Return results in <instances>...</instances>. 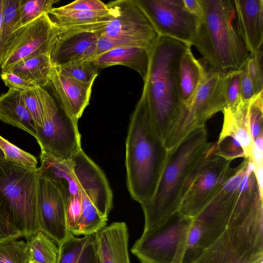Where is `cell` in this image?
<instances>
[{
	"mask_svg": "<svg viewBox=\"0 0 263 263\" xmlns=\"http://www.w3.org/2000/svg\"><path fill=\"white\" fill-rule=\"evenodd\" d=\"M205 125L190 131L167 149L166 161L152 197L141 205L145 223L143 233L155 228L179 212L182 198L203 166L201 158L212 145Z\"/></svg>",
	"mask_w": 263,
	"mask_h": 263,
	"instance_id": "1",
	"label": "cell"
},
{
	"mask_svg": "<svg viewBox=\"0 0 263 263\" xmlns=\"http://www.w3.org/2000/svg\"><path fill=\"white\" fill-rule=\"evenodd\" d=\"M191 45L159 35L149 50L148 72L140 97L164 144L183 117L185 107L178 93L180 60Z\"/></svg>",
	"mask_w": 263,
	"mask_h": 263,
	"instance_id": "2",
	"label": "cell"
},
{
	"mask_svg": "<svg viewBox=\"0 0 263 263\" xmlns=\"http://www.w3.org/2000/svg\"><path fill=\"white\" fill-rule=\"evenodd\" d=\"M125 145L127 187L132 198L142 205L154 194L167 149L140 98L130 116Z\"/></svg>",
	"mask_w": 263,
	"mask_h": 263,
	"instance_id": "3",
	"label": "cell"
},
{
	"mask_svg": "<svg viewBox=\"0 0 263 263\" xmlns=\"http://www.w3.org/2000/svg\"><path fill=\"white\" fill-rule=\"evenodd\" d=\"M202 15L191 46L210 68L226 73L239 70L250 52L235 24L233 0H199Z\"/></svg>",
	"mask_w": 263,
	"mask_h": 263,
	"instance_id": "4",
	"label": "cell"
},
{
	"mask_svg": "<svg viewBox=\"0 0 263 263\" xmlns=\"http://www.w3.org/2000/svg\"><path fill=\"white\" fill-rule=\"evenodd\" d=\"M40 170L0 159V213L27 239L41 230Z\"/></svg>",
	"mask_w": 263,
	"mask_h": 263,
	"instance_id": "5",
	"label": "cell"
},
{
	"mask_svg": "<svg viewBox=\"0 0 263 263\" xmlns=\"http://www.w3.org/2000/svg\"><path fill=\"white\" fill-rule=\"evenodd\" d=\"M249 160L248 158L244 159L237 166L234 175L226 182L209 203L192 219L184 260L188 259L190 262L226 231Z\"/></svg>",
	"mask_w": 263,
	"mask_h": 263,
	"instance_id": "6",
	"label": "cell"
},
{
	"mask_svg": "<svg viewBox=\"0 0 263 263\" xmlns=\"http://www.w3.org/2000/svg\"><path fill=\"white\" fill-rule=\"evenodd\" d=\"M192 219L179 212L142 233L131 249L141 263H183Z\"/></svg>",
	"mask_w": 263,
	"mask_h": 263,
	"instance_id": "7",
	"label": "cell"
},
{
	"mask_svg": "<svg viewBox=\"0 0 263 263\" xmlns=\"http://www.w3.org/2000/svg\"><path fill=\"white\" fill-rule=\"evenodd\" d=\"M42 104L43 123L36 128L35 139L43 151L67 160L81 148L78 120L71 117L44 88L37 87Z\"/></svg>",
	"mask_w": 263,
	"mask_h": 263,
	"instance_id": "8",
	"label": "cell"
},
{
	"mask_svg": "<svg viewBox=\"0 0 263 263\" xmlns=\"http://www.w3.org/2000/svg\"><path fill=\"white\" fill-rule=\"evenodd\" d=\"M230 72L206 70L191 103L185 108L182 118L165 143L167 149L226 107V86Z\"/></svg>",
	"mask_w": 263,
	"mask_h": 263,
	"instance_id": "9",
	"label": "cell"
},
{
	"mask_svg": "<svg viewBox=\"0 0 263 263\" xmlns=\"http://www.w3.org/2000/svg\"><path fill=\"white\" fill-rule=\"evenodd\" d=\"M111 18L100 36L121 47H138L150 50L159 34L137 0H117L106 4Z\"/></svg>",
	"mask_w": 263,
	"mask_h": 263,
	"instance_id": "10",
	"label": "cell"
},
{
	"mask_svg": "<svg viewBox=\"0 0 263 263\" xmlns=\"http://www.w3.org/2000/svg\"><path fill=\"white\" fill-rule=\"evenodd\" d=\"M57 27L46 13L21 26L7 45L0 64L1 72L9 71L24 60L38 54H51L58 38Z\"/></svg>",
	"mask_w": 263,
	"mask_h": 263,
	"instance_id": "11",
	"label": "cell"
},
{
	"mask_svg": "<svg viewBox=\"0 0 263 263\" xmlns=\"http://www.w3.org/2000/svg\"><path fill=\"white\" fill-rule=\"evenodd\" d=\"M215 144L180 204L179 212L191 219L209 203L237 168L230 167L231 160L215 154Z\"/></svg>",
	"mask_w": 263,
	"mask_h": 263,
	"instance_id": "12",
	"label": "cell"
},
{
	"mask_svg": "<svg viewBox=\"0 0 263 263\" xmlns=\"http://www.w3.org/2000/svg\"><path fill=\"white\" fill-rule=\"evenodd\" d=\"M159 35L191 45L199 18L185 8L183 0H137Z\"/></svg>",
	"mask_w": 263,
	"mask_h": 263,
	"instance_id": "13",
	"label": "cell"
},
{
	"mask_svg": "<svg viewBox=\"0 0 263 263\" xmlns=\"http://www.w3.org/2000/svg\"><path fill=\"white\" fill-rule=\"evenodd\" d=\"M38 204L41 230L59 246L71 233L66 225L65 200L56 185L40 172Z\"/></svg>",
	"mask_w": 263,
	"mask_h": 263,
	"instance_id": "14",
	"label": "cell"
},
{
	"mask_svg": "<svg viewBox=\"0 0 263 263\" xmlns=\"http://www.w3.org/2000/svg\"><path fill=\"white\" fill-rule=\"evenodd\" d=\"M71 159L80 190L91 201L100 215L107 218L112 208L113 194L104 172L82 149Z\"/></svg>",
	"mask_w": 263,
	"mask_h": 263,
	"instance_id": "15",
	"label": "cell"
},
{
	"mask_svg": "<svg viewBox=\"0 0 263 263\" xmlns=\"http://www.w3.org/2000/svg\"><path fill=\"white\" fill-rule=\"evenodd\" d=\"M48 86L58 104L78 121L89 104L92 86L71 79L54 66Z\"/></svg>",
	"mask_w": 263,
	"mask_h": 263,
	"instance_id": "16",
	"label": "cell"
},
{
	"mask_svg": "<svg viewBox=\"0 0 263 263\" xmlns=\"http://www.w3.org/2000/svg\"><path fill=\"white\" fill-rule=\"evenodd\" d=\"M235 24L250 53L262 49L263 1L233 0Z\"/></svg>",
	"mask_w": 263,
	"mask_h": 263,
	"instance_id": "17",
	"label": "cell"
},
{
	"mask_svg": "<svg viewBox=\"0 0 263 263\" xmlns=\"http://www.w3.org/2000/svg\"><path fill=\"white\" fill-rule=\"evenodd\" d=\"M57 28L58 33L84 32L100 33L111 18L107 11L67 10L62 7L53 8L47 13Z\"/></svg>",
	"mask_w": 263,
	"mask_h": 263,
	"instance_id": "18",
	"label": "cell"
},
{
	"mask_svg": "<svg viewBox=\"0 0 263 263\" xmlns=\"http://www.w3.org/2000/svg\"><path fill=\"white\" fill-rule=\"evenodd\" d=\"M95 234L98 263H130L125 223H112Z\"/></svg>",
	"mask_w": 263,
	"mask_h": 263,
	"instance_id": "19",
	"label": "cell"
},
{
	"mask_svg": "<svg viewBox=\"0 0 263 263\" xmlns=\"http://www.w3.org/2000/svg\"><path fill=\"white\" fill-rule=\"evenodd\" d=\"M40 172L49 179L62 193L65 202L81 192L71 159L65 160L41 150Z\"/></svg>",
	"mask_w": 263,
	"mask_h": 263,
	"instance_id": "20",
	"label": "cell"
},
{
	"mask_svg": "<svg viewBox=\"0 0 263 263\" xmlns=\"http://www.w3.org/2000/svg\"><path fill=\"white\" fill-rule=\"evenodd\" d=\"M100 36V33L84 32L58 33L50 54L51 62L58 67L73 61L82 60L87 51Z\"/></svg>",
	"mask_w": 263,
	"mask_h": 263,
	"instance_id": "21",
	"label": "cell"
},
{
	"mask_svg": "<svg viewBox=\"0 0 263 263\" xmlns=\"http://www.w3.org/2000/svg\"><path fill=\"white\" fill-rule=\"evenodd\" d=\"M98 71L114 65H122L133 69L145 80L148 69L149 50L132 46L115 48L92 60Z\"/></svg>",
	"mask_w": 263,
	"mask_h": 263,
	"instance_id": "22",
	"label": "cell"
},
{
	"mask_svg": "<svg viewBox=\"0 0 263 263\" xmlns=\"http://www.w3.org/2000/svg\"><path fill=\"white\" fill-rule=\"evenodd\" d=\"M0 120L36 137V124L25 104L22 91L9 89L0 96Z\"/></svg>",
	"mask_w": 263,
	"mask_h": 263,
	"instance_id": "23",
	"label": "cell"
},
{
	"mask_svg": "<svg viewBox=\"0 0 263 263\" xmlns=\"http://www.w3.org/2000/svg\"><path fill=\"white\" fill-rule=\"evenodd\" d=\"M191 47L180 60L177 78L178 96L185 108L191 103L206 71L193 55Z\"/></svg>",
	"mask_w": 263,
	"mask_h": 263,
	"instance_id": "24",
	"label": "cell"
},
{
	"mask_svg": "<svg viewBox=\"0 0 263 263\" xmlns=\"http://www.w3.org/2000/svg\"><path fill=\"white\" fill-rule=\"evenodd\" d=\"M59 248L58 263H97L95 234L78 238L70 233Z\"/></svg>",
	"mask_w": 263,
	"mask_h": 263,
	"instance_id": "25",
	"label": "cell"
},
{
	"mask_svg": "<svg viewBox=\"0 0 263 263\" xmlns=\"http://www.w3.org/2000/svg\"><path fill=\"white\" fill-rule=\"evenodd\" d=\"M53 68L50 54H38L17 63L8 71L22 77L37 87L45 88L49 84Z\"/></svg>",
	"mask_w": 263,
	"mask_h": 263,
	"instance_id": "26",
	"label": "cell"
},
{
	"mask_svg": "<svg viewBox=\"0 0 263 263\" xmlns=\"http://www.w3.org/2000/svg\"><path fill=\"white\" fill-rule=\"evenodd\" d=\"M190 263L251 262L243 259L235 252L226 231L213 243L195 256Z\"/></svg>",
	"mask_w": 263,
	"mask_h": 263,
	"instance_id": "27",
	"label": "cell"
},
{
	"mask_svg": "<svg viewBox=\"0 0 263 263\" xmlns=\"http://www.w3.org/2000/svg\"><path fill=\"white\" fill-rule=\"evenodd\" d=\"M31 262L58 263L59 248L54 240L40 230L27 238Z\"/></svg>",
	"mask_w": 263,
	"mask_h": 263,
	"instance_id": "28",
	"label": "cell"
},
{
	"mask_svg": "<svg viewBox=\"0 0 263 263\" xmlns=\"http://www.w3.org/2000/svg\"><path fill=\"white\" fill-rule=\"evenodd\" d=\"M81 195V214L76 226L71 232L74 236L95 234L106 226L107 221V218L100 215L91 201L82 191Z\"/></svg>",
	"mask_w": 263,
	"mask_h": 263,
	"instance_id": "29",
	"label": "cell"
},
{
	"mask_svg": "<svg viewBox=\"0 0 263 263\" xmlns=\"http://www.w3.org/2000/svg\"><path fill=\"white\" fill-rule=\"evenodd\" d=\"M20 0H3V30L0 45V64L4 50L21 26Z\"/></svg>",
	"mask_w": 263,
	"mask_h": 263,
	"instance_id": "30",
	"label": "cell"
},
{
	"mask_svg": "<svg viewBox=\"0 0 263 263\" xmlns=\"http://www.w3.org/2000/svg\"><path fill=\"white\" fill-rule=\"evenodd\" d=\"M60 71L81 84L92 86L99 71L92 60H79L57 67Z\"/></svg>",
	"mask_w": 263,
	"mask_h": 263,
	"instance_id": "31",
	"label": "cell"
},
{
	"mask_svg": "<svg viewBox=\"0 0 263 263\" xmlns=\"http://www.w3.org/2000/svg\"><path fill=\"white\" fill-rule=\"evenodd\" d=\"M18 239L0 241V263H30L28 243Z\"/></svg>",
	"mask_w": 263,
	"mask_h": 263,
	"instance_id": "32",
	"label": "cell"
},
{
	"mask_svg": "<svg viewBox=\"0 0 263 263\" xmlns=\"http://www.w3.org/2000/svg\"><path fill=\"white\" fill-rule=\"evenodd\" d=\"M215 154L232 161L237 158H246L245 151L231 130L222 128L216 142Z\"/></svg>",
	"mask_w": 263,
	"mask_h": 263,
	"instance_id": "33",
	"label": "cell"
},
{
	"mask_svg": "<svg viewBox=\"0 0 263 263\" xmlns=\"http://www.w3.org/2000/svg\"><path fill=\"white\" fill-rule=\"evenodd\" d=\"M0 147L6 160L27 167L37 168V160L35 156L21 149L1 135Z\"/></svg>",
	"mask_w": 263,
	"mask_h": 263,
	"instance_id": "34",
	"label": "cell"
},
{
	"mask_svg": "<svg viewBox=\"0 0 263 263\" xmlns=\"http://www.w3.org/2000/svg\"><path fill=\"white\" fill-rule=\"evenodd\" d=\"M263 91L254 96L249 101L248 120L250 134L253 142L262 134Z\"/></svg>",
	"mask_w": 263,
	"mask_h": 263,
	"instance_id": "35",
	"label": "cell"
},
{
	"mask_svg": "<svg viewBox=\"0 0 263 263\" xmlns=\"http://www.w3.org/2000/svg\"><path fill=\"white\" fill-rule=\"evenodd\" d=\"M57 2V0H20L22 26L29 23L44 13H47Z\"/></svg>",
	"mask_w": 263,
	"mask_h": 263,
	"instance_id": "36",
	"label": "cell"
},
{
	"mask_svg": "<svg viewBox=\"0 0 263 263\" xmlns=\"http://www.w3.org/2000/svg\"><path fill=\"white\" fill-rule=\"evenodd\" d=\"M256 94L263 91L262 50L250 53L245 62Z\"/></svg>",
	"mask_w": 263,
	"mask_h": 263,
	"instance_id": "37",
	"label": "cell"
},
{
	"mask_svg": "<svg viewBox=\"0 0 263 263\" xmlns=\"http://www.w3.org/2000/svg\"><path fill=\"white\" fill-rule=\"evenodd\" d=\"M240 69L230 72L226 90V108L235 110L241 101L240 88Z\"/></svg>",
	"mask_w": 263,
	"mask_h": 263,
	"instance_id": "38",
	"label": "cell"
},
{
	"mask_svg": "<svg viewBox=\"0 0 263 263\" xmlns=\"http://www.w3.org/2000/svg\"><path fill=\"white\" fill-rule=\"evenodd\" d=\"M37 87L22 91L25 104L32 117L36 128L41 127L43 123L42 106Z\"/></svg>",
	"mask_w": 263,
	"mask_h": 263,
	"instance_id": "39",
	"label": "cell"
},
{
	"mask_svg": "<svg viewBox=\"0 0 263 263\" xmlns=\"http://www.w3.org/2000/svg\"><path fill=\"white\" fill-rule=\"evenodd\" d=\"M67 228L71 233L76 226L82 212V195L80 193L70 197L65 202Z\"/></svg>",
	"mask_w": 263,
	"mask_h": 263,
	"instance_id": "40",
	"label": "cell"
},
{
	"mask_svg": "<svg viewBox=\"0 0 263 263\" xmlns=\"http://www.w3.org/2000/svg\"><path fill=\"white\" fill-rule=\"evenodd\" d=\"M0 77L5 85L9 89L23 91L37 87L34 83L11 71L1 72Z\"/></svg>",
	"mask_w": 263,
	"mask_h": 263,
	"instance_id": "41",
	"label": "cell"
},
{
	"mask_svg": "<svg viewBox=\"0 0 263 263\" xmlns=\"http://www.w3.org/2000/svg\"><path fill=\"white\" fill-rule=\"evenodd\" d=\"M67 10L83 11H107L106 4L99 0H77L62 6Z\"/></svg>",
	"mask_w": 263,
	"mask_h": 263,
	"instance_id": "42",
	"label": "cell"
},
{
	"mask_svg": "<svg viewBox=\"0 0 263 263\" xmlns=\"http://www.w3.org/2000/svg\"><path fill=\"white\" fill-rule=\"evenodd\" d=\"M239 69L241 70L240 88L241 101L244 102H247L256 94L255 92L252 82L248 73L245 62Z\"/></svg>",
	"mask_w": 263,
	"mask_h": 263,
	"instance_id": "43",
	"label": "cell"
},
{
	"mask_svg": "<svg viewBox=\"0 0 263 263\" xmlns=\"http://www.w3.org/2000/svg\"><path fill=\"white\" fill-rule=\"evenodd\" d=\"M22 237L21 232L11 224L0 213V241Z\"/></svg>",
	"mask_w": 263,
	"mask_h": 263,
	"instance_id": "44",
	"label": "cell"
},
{
	"mask_svg": "<svg viewBox=\"0 0 263 263\" xmlns=\"http://www.w3.org/2000/svg\"><path fill=\"white\" fill-rule=\"evenodd\" d=\"M186 9L199 20L202 15V10L199 0H183Z\"/></svg>",
	"mask_w": 263,
	"mask_h": 263,
	"instance_id": "45",
	"label": "cell"
},
{
	"mask_svg": "<svg viewBox=\"0 0 263 263\" xmlns=\"http://www.w3.org/2000/svg\"><path fill=\"white\" fill-rule=\"evenodd\" d=\"M262 166H259L256 167L255 174L257 179V181L260 189V190L262 192V175H263V169Z\"/></svg>",
	"mask_w": 263,
	"mask_h": 263,
	"instance_id": "46",
	"label": "cell"
},
{
	"mask_svg": "<svg viewBox=\"0 0 263 263\" xmlns=\"http://www.w3.org/2000/svg\"><path fill=\"white\" fill-rule=\"evenodd\" d=\"M255 149L259 153H262L263 151V137L262 134L256 138L253 142Z\"/></svg>",
	"mask_w": 263,
	"mask_h": 263,
	"instance_id": "47",
	"label": "cell"
},
{
	"mask_svg": "<svg viewBox=\"0 0 263 263\" xmlns=\"http://www.w3.org/2000/svg\"><path fill=\"white\" fill-rule=\"evenodd\" d=\"M3 30V0H0V45L2 37Z\"/></svg>",
	"mask_w": 263,
	"mask_h": 263,
	"instance_id": "48",
	"label": "cell"
},
{
	"mask_svg": "<svg viewBox=\"0 0 263 263\" xmlns=\"http://www.w3.org/2000/svg\"><path fill=\"white\" fill-rule=\"evenodd\" d=\"M5 159L4 154L0 147V159Z\"/></svg>",
	"mask_w": 263,
	"mask_h": 263,
	"instance_id": "49",
	"label": "cell"
},
{
	"mask_svg": "<svg viewBox=\"0 0 263 263\" xmlns=\"http://www.w3.org/2000/svg\"><path fill=\"white\" fill-rule=\"evenodd\" d=\"M30 263H35V262H31H31H30Z\"/></svg>",
	"mask_w": 263,
	"mask_h": 263,
	"instance_id": "50",
	"label": "cell"
},
{
	"mask_svg": "<svg viewBox=\"0 0 263 263\" xmlns=\"http://www.w3.org/2000/svg\"><path fill=\"white\" fill-rule=\"evenodd\" d=\"M263 263V262H262Z\"/></svg>",
	"mask_w": 263,
	"mask_h": 263,
	"instance_id": "51",
	"label": "cell"
},
{
	"mask_svg": "<svg viewBox=\"0 0 263 263\" xmlns=\"http://www.w3.org/2000/svg\"><path fill=\"white\" fill-rule=\"evenodd\" d=\"M98 263V262H97Z\"/></svg>",
	"mask_w": 263,
	"mask_h": 263,
	"instance_id": "52",
	"label": "cell"
}]
</instances>
